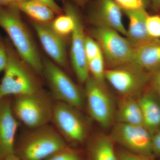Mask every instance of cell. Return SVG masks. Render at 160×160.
<instances>
[{
    "label": "cell",
    "instance_id": "29",
    "mask_svg": "<svg viewBox=\"0 0 160 160\" xmlns=\"http://www.w3.org/2000/svg\"><path fill=\"white\" fill-rule=\"evenodd\" d=\"M152 153L160 156V129L152 138Z\"/></svg>",
    "mask_w": 160,
    "mask_h": 160
},
{
    "label": "cell",
    "instance_id": "20",
    "mask_svg": "<svg viewBox=\"0 0 160 160\" xmlns=\"http://www.w3.org/2000/svg\"><path fill=\"white\" fill-rule=\"evenodd\" d=\"M22 12L35 22L47 23L53 19L55 13L46 3L39 0H27L15 3Z\"/></svg>",
    "mask_w": 160,
    "mask_h": 160
},
{
    "label": "cell",
    "instance_id": "2",
    "mask_svg": "<svg viewBox=\"0 0 160 160\" xmlns=\"http://www.w3.org/2000/svg\"><path fill=\"white\" fill-rule=\"evenodd\" d=\"M67 146L59 132L47 124L32 129L21 141L15 153L22 160H45Z\"/></svg>",
    "mask_w": 160,
    "mask_h": 160
},
{
    "label": "cell",
    "instance_id": "14",
    "mask_svg": "<svg viewBox=\"0 0 160 160\" xmlns=\"http://www.w3.org/2000/svg\"><path fill=\"white\" fill-rule=\"evenodd\" d=\"M46 24L34 22L33 27L47 54L59 66L66 67L67 61L65 43L62 37L53 31L51 26Z\"/></svg>",
    "mask_w": 160,
    "mask_h": 160
},
{
    "label": "cell",
    "instance_id": "23",
    "mask_svg": "<svg viewBox=\"0 0 160 160\" xmlns=\"http://www.w3.org/2000/svg\"><path fill=\"white\" fill-rule=\"evenodd\" d=\"M45 160H82V158L78 150L67 146Z\"/></svg>",
    "mask_w": 160,
    "mask_h": 160
},
{
    "label": "cell",
    "instance_id": "11",
    "mask_svg": "<svg viewBox=\"0 0 160 160\" xmlns=\"http://www.w3.org/2000/svg\"><path fill=\"white\" fill-rule=\"evenodd\" d=\"M64 9L69 12L73 18L74 26L71 33V58L73 70L79 82L85 83L89 77L88 61L85 50V38L82 18L74 4L65 0Z\"/></svg>",
    "mask_w": 160,
    "mask_h": 160
},
{
    "label": "cell",
    "instance_id": "16",
    "mask_svg": "<svg viewBox=\"0 0 160 160\" xmlns=\"http://www.w3.org/2000/svg\"><path fill=\"white\" fill-rule=\"evenodd\" d=\"M123 12L129 20L126 38L135 47L153 39L149 36L146 29V20L149 14L146 9L123 10Z\"/></svg>",
    "mask_w": 160,
    "mask_h": 160
},
{
    "label": "cell",
    "instance_id": "9",
    "mask_svg": "<svg viewBox=\"0 0 160 160\" xmlns=\"http://www.w3.org/2000/svg\"><path fill=\"white\" fill-rule=\"evenodd\" d=\"M85 83L87 109L92 118L104 128L111 125L115 116L114 103L105 86L89 76Z\"/></svg>",
    "mask_w": 160,
    "mask_h": 160
},
{
    "label": "cell",
    "instance_id": "18",
    "mask_svg": "<svg viewBox=\"0 0 160 160\" xmlns=\"http://www.w3.org/2000/svg\"><path fill=\"white\" fill-rule=\"evenodd\" d=\"M114 143L109 135H97L88 143V160H119Z\"/></svg>",
    "mask_w": 160,
    "mask_h": 160
},
{
    "label": "cell",
    "instance_id": "25",
    "mask_svg": "<svg viewBox=\"0 0 160 160\" xmlns=\"http://www.w3.org/2000/svg\"><path fill=\"white\" fill-rule=\"evenodd\" d=\"M84 44L85 53L88 62L102 53L99 45L93 38L86 35Z\"/></svg>",
    "mask_w": 160,
    "mask_h": 160
},
{
    "label": "cell",
    "instance_id": "15",
    "mask_svg": "<svg viewBox=\"0 0 160 160\" xmlns=\"http://www.w3.org/2000/svg\"><path fill=\"white\" fill-rule=\"evenodd\" d=\"M132 64L142 70L154 74L160 69V39H152L135 47Z\"/></svg>",
    "mask_w": 160,
    "mask_h": 160
},
{
    "label": "cell",
    "instance_id": "32",
    "mask_svg": "<svg viewBox=\"0 0 160 160\" xmlns=\"http://www.w3.org/2000/svg\"><path fill=\"white\" fill-rule=\"evenodd\" d=\"M149 6H151L154 10L160 14V0H148Z\"/></svg>",
    "mask_w": 160,
    "mask_h": 160
},
{
    "label": "cell",
    "instance_id": "1",
    "mask_svg": "<svg viewBox=\"0 0 160 160\" xmlns=\"http://www.w3.org/2000/svg\"><path fill=\"white\" fill-rule=\"evenodd\" d=\"M20 12L14 4L0 6V27L9 35L20 58L36 72L41 74L43 64Z\"/></svg>",
    "mask_w": 160,
    "mask_h": 160
},
{
    "label": "cell",
    "instance_id": "31",
    "mask_svg": "<svg viewBox=\"0 0 160 160\" xmlns=\"http://www.w3.org/2000/svg\"><path fill=\"white\" fill-rule=\"evenodd\" d=\"M42 1L46 5H48L52 10L54 11L55 14H61L62 13L63 9L56 3L55 0H39Z\"/></svg>",
    "mask_w": 160,
    "mask_h": 160
},
{
    "label": "cell",
    "instance_id": "21",
    "mask_svg": "<svg viewBox=\"0 0 160 160\" xmlns=\"http://www.w3.org/2000/svg\"><path fill=\"white\" fill-rule=\"evenodd\" d=\"M64 14L53 20L51 27L53 31L60 36L71 34L74 26V22L71 14L66 9H63Z\"/></svg>",
    "mask_w": 160,
    "mask_h": 160
},
{
    "label": "cell",
    "instance_id": "19",
    "mask_svg": "<svg viewBox=\"0 0 160 160\" xmlns=\"http://www.w3.org/2000/svg\"><path fill=\"white\" fill-rule=\"evenodd\" d=\"M135 98L132 96L121 97L115 114L116 122L145 126L139 103Z\"/></svg>",
    "mask_w": 160,
    "mask_h": 160
},
{
    "label": "cell",
    "instance_id": "4",
    "mask_svg": "<svg viewBox=\"0 0 160 160\" xmlns=\"http://www.w3.org/2000/svg\"><path fill=\"white\" fill-rule=\"evenodd\" d=\"M8 60L0 83V99L10 95L29 94L40 90L38 83L18 57L9 43H6Z\"/></svg>",
    "mask_w": 160,
    "mask_h": 160
},
{
    "label": "cell",
    "instance_id": "5",
    "mask_svg": "<svg viewBox=\"0 0 160 160\" xmlns=\"http://www.w3.org/2000/svg\"><path fill=\"white\" fill-rule=\"evenodd\" d=\"M91 32L99 45L108 68L132 63L135 47L119 32L114 29L97 26Z\"/></svg>",
    "mask_w": 160,
    "mask_h": 160
},
{
    "label": "cell",
    "instance_id": "8",
    "mask_svg": "<svg viewBox=\"0 0 160 160\" xmlns=\"http://www.w3.org/2000/svg\"><path fill=\"white\" fill-rule=\"evenodd\" d=\"M43 72L53 97L79 109H82L85 94L81 89L56 64L45 60Z\"/></svg>",
    "mask_w": 160,
    "mask_h": 160
},
{
    "label": "cell",
    "instance_id": "34",
    "mask_svg": "<svg viewBox=\"0 0 160 160\" xmlns=\"http://www.w3.org/2000/svg\"><path fill=\"white\" fill-rule=\"evenodd\" d=\"M2 5H9L27 0H1Z\"/></svg>",
    "mask_w": 160,
    "mask_h": 160
},
{
    "label": "cell",
    "instance_id": "33",
    "mask_svg": "<svg viewBox=\"0 0 160 160\" xmlns=\"http://www.w3.org/2000/svg\"><path fill=\"white\" fill-rule=\"evenodd\" d=\"M77 6L84 7L89 4L90 0H68Z\"/></svg>",
    "mask_w": 160,
    "mask_h": 160
},
{
    "label": "cell",
    "instance_id": "3",
    "mask_svg": "<svg viewBox=\"0 0 160 160\" xmlns=\"http://www.w3.org/2000/svg\"><path fill=\"white\" fill-rule=\"evenodd\" d=\"M53 104L49 96L42 90L16 96L12 106L13 113L25 126L35 129L52 120Z\"/></svg>",
    "mask_w": 160,
    "mask_h": 160
},
{
    "label": "cell",
    "instance_id": "28",
    "mask_svg": "<svg viewBox=\"0 0 160 160\" xmlns=\"http://www.w3.org/2000/svg\"><path fill=\"white\" fill-rule=\"evenodd\" d=\"M8 60V52L6 43L0 38V72L4 71Z\"/></svg>",
    "mask_w": 160,
    "mask_h": 160
},
{
    "label": "cell",
    "instance_id": "13",
    "mask_svg": "<svg viewBox=\"0 0 160 160\" xmlns=\"http://www.w3.org/2000/svg\"><path fill=\"white\" fill-rule=\"evenodd\" d=\"M7 97L0 99V160L15 153V138L18 123Z\"/></svg>",
    "mask_w": 160,
    "mask_h": 160
},
{
    "label": "cell",
    "instance_id": "26",
    "mask_svg": "<svg viewBox=\"0 0 160 160\" xmlns=\"http://www.w3.org/2000/svg\"><path fill=\"white\" fill-rule=\"evenodd\" d=\"M120 6L122 10L147 9L149 6L148 0H112Z\"/></svg>",
    "mask_w": 160,
    "mask_h": 160
},
{
    "label": "cell",
    "instance_id": "7",
    "mask_svg": "<svg viewBox=\"0 0 160 160\" xmlns=\"http://www.w3.org/2000/svg\"><path fill=\"white\" fill-rule=\"evenodd\" d=\"M80 109L64 102L53 104L52 121L64 138L73 143L84 142L89 132V125Z\"/></svg>",
    "mask_w": 160,
    "mask_h": 160
},
{
    "label": "cell",
    "instance_id": "6",
    "mask_svg": "<svg viewBox=\"0 0 160 160\" xmlns=\"http://www.w3.org/2000/svg\"><path fill=\"white\" fill-rule=\"evenodd\" d=\"M105 78L122 96L136 97L151 84L153 75L129 64L105 70Z\"/></svg>",
    "mask_w": 160,
    "mask_h": 160
},
{
    "label": "cell",
    "instance_id": "22",
    "mask_svg": "<svg viewBox=\"0 0 160 160\" xmlns=\"http://www.w3.org/2000/svg\"><path fill=\"white\" fill-rule=\"evenodd\" d=\"M105 59L102 52L96 58L88 62L89 72L91 73L92 77L97 82L105 86Z\"/></svg>",
    "mask_w": 160,
    "mask_h": 160
},
{
    "label": "cell",
    "instance_id": "12",
    "mask_svg": "<svg viewBox=\"0 0 160 160\" xmlns=\"http://www.w3.org/2000/svg\"><path fill=\"white\" fill-rule=\"evenodd\" d=\"M122 12V8L112 0H94L89 6L88 17L95 26L114 29L126 36Z\"/></svg>",
    "mask_w": 160,
    "mask_h": 160
},
{
    "label": "cell",
    "instance_id": "30",
    "mask_svg": "<svg viewBox=\"0 0 160 160\" xmlns=\"http://www.w3.org/2000/svg\"><path fill=\"white\" fill-rule=\"evenodd\" d=\"M150 84L151 88L160 98V69L153 75Z\"/></svg>",
    "mask_w": 160,
    "mask_h": 160
},
{
    "label": "cell",
    "instance_id": "35",
    "mask_svg": "<svg viewBox=\"0 0 160 160\" xmlns=\"http://www.w3.org/2000/svg\"><path fill=\"white\" fill-rule=\"evenodd\" d=\"M4 160H22L19 157H18L15 153L10 155L6 157Z\"/></svg>",
    "mask_w": 160,
    "mask_h": 160
},
{
    "label": "cell",
    "instance_id": "10",
    "mask_svg": "<svg viewBox=\"0 0 160 160\" xmlns=\"http://www.w3.org/2000/svg\"><path fill=\"white\" fill-rule=\"evenodd\" d=\"M110 137L123 149L135 154L151 157V132L144 126L116 122Z\"/></svg>",
    "mask_w": 160,
    "mask_h": 160
},
{
    "label": "cell",
    "instance_id": "27",
    "mask_svg": "<svg viewBox=\"0 0 160 160\" xmlns=\"http://www.w3.org/2000/svg\"><path fill=\"white\" fill-rule=\"evenodd\" d=\"M117 153L119 160H152L151 157L135 154L123 148L119 149Z\"/></svg>",
    "mask_w": 160,
    "mask_h": 160
},
{
    "label": "cell",
    "instance_id": "36",
    "mask_svg": "<svg viewBox=\"0 0 160 160\" xmlns=\"http://www.w3.org/2000/svg\"><path fill=\"white\" fill-rule=\"evenodd\" d=\"M2 5V4H1V1L0 0V6H1Z\"/></svg>",
    "mask_w": 160,
    "mask_h": 160
},
{
    "label": "cell",
    "instance_id": "24",
    "mask_svg": "<svg viewBox=\"0 0 160 160\" xmlns=\"http://www.w3.org/2000/svg\"><path fill=\"white\" fill-rule=\"evenodd\" d=\"M146 26L148 34L152 38L160 39V14H148Z\"/></svg>",
    "mask_w": 160,
    "mask_h": 160
},
{
    "label": "cell",
    "instance_id": "17",
    "mask_svg": "<svg viewBox=\"0 0 160 160\" xmlns=\"http://www.w3.org/2000/svg\"><path fill=\"white\" fill-rule=\"evenodd\" d=\"M152 88L138 96V100L142 113L144 126L151 132L160 129V104Z\"/></svg>",
    "mask_w": 160,
    "mask_h": 160
}]
</instances>
